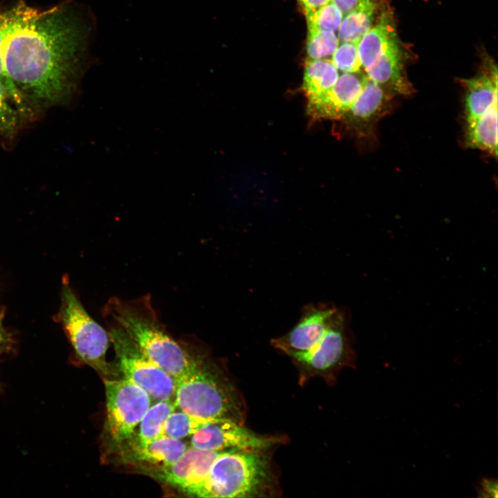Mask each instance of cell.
I'll return each instance as SVG.
<instances>
[{"mask_svg":"<svg viewBox=\"0 0 498 498\" xmlns=\"http://www.w3.org/2000/svg\"><path fill=\"white\" fill-rule=\"evenodd\" d=\"M176 407L172 400L158 401L150 406L139 423L136 442L145 443L163 436L165 423Z\"/></svg>","mask_w":498,"mask_h":498,"instance_id":"44dd1931","label":"cell"},{"mask_svg":"<svg viewBox=\"0 0 498 498\" xmlns=\"http://www.w3.org/2000/svg\"><path fill=\"white\" fill-rule=\"evenodd\" d=\"M261 450L222 452L210 467L203 497L264 496L273 481L268 460Z\"/></svg>","mask_w":498,"mask_h":498,"instance_id":"277c9868","label":"cell"},{"mask_svg":"<svg viewBox=\"0 0 498 498\" xmlns=\"http://www.w3.org/2000/svg\"><path fill=\"white\" fill-rule=\"evenodd\" d=\"M465 89L464 115L466 124L473 122L497 102V73L495 66L463 80Z\"/></svg>","mask_w":498,"mask_h":498,"instance_id":"2e32d148","label":"cell"},{"mask_svg":"<svg viewBox=\"0 0 498 498\" xmlns=\"http://www.w3.org/2000/svg\"><path fill=\"white\" fill-rule=\"evenodd\" d=\"M108 331L124 378L141 387L151 398L172 400L175 380L149 360L119 326L110 322Z\"/></svg>","mask_w":498,"mask_h":498,"instance_id":"52a82bcc","label":"cell"},{"mask_svg":"<svg viewBox=\"0 0 498 498\" xmlns=\"http://www.w3.org/2000/svg\"><path fill=\"white\" fill-rule=\"evenodd\" d=\"M349 318L347 310L338 308L328 330L313 349L288 356L299 371L300 382L317 376L332 379L342 369L355 365Z\"/></svg>","mask_w":498,"mask_h":498,"instance_id":"5b68a950","label":"cell"},{"mask_svg":"<svg viewBox=\"0 0 498 498\" xmlns=\"http://www.w3.org/2000/svg\"><path fill=\"white\" fill-rule=\"evenodd\" d=\"M343 73L329 91L308 99L307 113L313 120L343 119L361 93L367 75Z\"/></svg>","mask_w":498,"mask_h":498,"instance_id":"7c38bea8","label":"cell"},{"mask_svg":"<svg viewBox=\"0 0 498 498\" xmlns=\"http://www.w3.org/2000/svg\"><path fill=\"white\" fill-rule=\"evenodd\" d=\"M465 144L495 156L497 154V102L484 113L466 124Z\"/></svg>","mask_w":498,"mask_h":498,"instance_id":"ac0fdd59","label":"cell"},{"mask_svg":"<svg viewBox=\"0 0 498 498\" xmlns=\"http://www.w3.org/2000/svg\"><path fill=\"white\" fill-rule=\"evenodd\" d=\"M1 384H0V389H1Z\"/></svg>","mask_w":498,"mask_h":498,"instance_id":"1f68e13d","label":"cell"},{"mask_svg":"<svg viewBox=\"0 0 498 498\" xmlns=\"http://www.w3.org/2000/svg\"><path fill=\"white\" fill-rule=\"evenodd\" d=\"M103 311L105 317L119 326L149 360L175 380L200 358L193 356L169 334L149 294L129 300L111 297Z\"/></svg>","mask_w":498,"mask_h":498,"instance_id":"7a4b0ae2","label":"cell"},{"mask_svg":"<svg viewBox=\"0 0 498 498\" xmlns=\"http://www.w3.org/2000/svg\"><path fill=\"white\" fill-rule=\"evenodd\" d=\"M374 24L360 39L358 50L362 67H370L387 43L396 36L392 12L386 6L379 10Z\"/></svg>","mask_w":498,"mask_h":498,"instance_id":"e0dca14e","label":"cell"},{"mask_svg":"<svg viewBox=\"0 0 498 498\" xmlns=\"http://www.w3.org/2000/svg\"><path fill=\"white\" fill-rule=\"evenodd\" d=\"M60 316L76 354L95 371L107 375L110 371L106 360L109 331L90 316L67 284L62 288Z\"/></svg>","mask_w":498,"mask_h":498,"instance_id":"8992f818","label":"cell"},{"mask_svg":"<svg viewBox=\"0 0 498 498\" xmlns=\"http://www.w3.org/2000/svg\"><path fill=\"white\" fill-rule=\"evenodd\" d=\"M106 427L111 441L122 443L131 438L151 406V397L127 379L105 380Z\"/></svg>","mask_w":498,"mask_h":498,"instance_id":"ba28073f","label":"cell"},{"mask_svg":"<svg viewBox=\"0 0 498 498\" xmlns=\"http://www.w3.org/2000/svg\"><path fill=\"white\" fill-rule=\"evenodd\" d=\"M393 94L368 77L363 89L343 118H347L359 134L370 135L376 122L391 108Z\"/></svg>","mask_w":498,"mask_h":498,"instance_id":"4fadbf2b","label":"cell"},{"mask_svg":"<svg viewBox=\"0 0 498 498\" xmlns=\"http://www.w3.org/2000/svg\"><path fill=\"white\" fill-rule=\"evenodd\" d=\"M174 403L199 420L228 418L243 424L245 408L232 383L203 358L175 380Z\"/></svg>","mask_w":498,"mask_h":498,"instance_id":"3957f363","label":"cell"},{"mask_svg":"<svg viewBox=\"0 0 498 498\" xmlns=\"http://www.w3.org/2000/svg\"><path fill=\"white\" fill-rule=\"evenodd\" d=\"M338 307L331 304H307L297 324L286 334L271 340V344L288 356L313 349L328 330Z\"/></svg>","mask_w":498,"mask_h":498,"instance_id":"8fae6325","label":"cell"},{"mask_svg":"<svg viewBox=\"0 0 498 498\" xmlns=\"http://www.w3.org/2000/svg\"><path fill=\"white\" fill-rule=\"evenodd\" d=\"M358 43V42H340L331 59L338 70L343 73L361 71L362 67L359 57Z\"/></svg>","mask_w":498,"mask_h":498,"instance_id":"484cf974","label":"cell"},{"mask_svg":"<svg viewBox=\"0 0 498 498\" xmlns=\"http://www.w3.org/2000/svg\"><path fill=\"white\" fill-rule=\"evenodd\" d=\"M340 42L335 32L308 29L306 59H321L331 56Z\"/></svg>","mask_w":498,"mask_h":498,"instance_id":"7402d4cb","label":"cell"},{"mask_svg":"<svg viewBox=\"0 0 498 498\" xmlns=\"http://www.w3.org/2000/svg\"><path fill=\"white\" fill-rule=\"evenodd\" d=\"M186 449V444L181 440L162 436L145 443L136 442L122 452V456L127 462L151 471L172 464Z\"/></svg>","mask_w":498,"mask_h":498,"instance_id":"9a60e30c","label":"cell"},{"mask_svg":"<svg viewBox=\"0 0 498 498\" xmlns=\"http://www.w3.org/2000/svg\"><path fill=\"white\" fill-rule=\"evenodd\" d=\"M331 1L338 7L344 16L357 6L360 0H331Z\"/></svg>","mask_w":498,"mask_h":498,"instance_id":"f1b7e54d","label":"cell"},{"mask_svg":"<svg viewBox=\"0 0 498 498\" xmlns=\"http://www.w3.org/2000/svg\"><path fill=\"white\" fill-rule=\"evenodd\" d=\"M331 1V0H298L304 14L323 6Z\"/></svg>","mask_w":498,"mask_h":498,"instance_id":"f546056e","label":"cell"},{"mask_svg":"<svg viewBox=\"0 0 498 498\" xmlns=\"http://www.w3.org/2000/svg\"><path fill=\"white\" fill-rule=\"evenodd\" d=\"M205 421L197 419L183 411L174 410L165 423L163 436L180 440L191 436Z\"/></svg>","mask_w":498,"mask_h":498,"instance_id":"cb8c5ba5","label":"cell"},{"mask_svg":"<svg viewBox=\"0 0 498 498\" xmlns=\"http://www.w3.org/2000/svg\"><path fill=\"white\" fill-rule=\"evenodd\" d=\"M379 5L377 0H360L357 6L343 17L338 30L339 42H358L374 24Z\"/></svg>","mask_w":498,"mask_h":498,"instance_id":"d6986e66","label":"cell"},{"mask_svg":"<svg viewBox=\"0 0 498 498\" xmlns=\"http://www.w3.org/2000/svg\"><path fill=\"white\" fill-rule=\"evenodd\" d=\"M477 493L481 497H497V482L495 479L485 478L477 486Z\"/></svg>","mask_w":498,"mask_h":498,"instance_id":"83f0119b","label":"cell"},{"mask_svg":"<svg viewBox=\"0 0 498 498\" xmlns=\"http://www.w3.org/2000/svg\"><path fill=\"white\" fill-rule=\"evenodd\" d=\"M302 90L307 99L320 95L336 82L338 70L331 59H306L304 66Z\"/></svg>","mask_w":498,"mask_h":498,"instance_id":"ffe728a7","label":"cell"},{"mask_svg":"<svg viewBox=\"0 0 498 498\" xmlns=\"http://www.w3.org/2000/svg\"><path fill=\"white\" fill-rule=\"evenodd\" d=\"M276 443L277 439L259 436L228 418L205 421L190 439L192 447L210 451L264 450Z\"/></svg>","mask_w":498,"mask_h":498,"instance_id":"9c48e42d","label":"cell"},{"mask_svg":"<svg viewBox=\"0 0 498 498\" xmlns=\"http://www.w3.org/2000/svg\"><path fill=\"white\" fill-rule=\"evenodd\" d=\"M6 342V334L3 329L1 320L0 319V349L1 345Z\"/></svg>","mask_w":498,"mask_h":498,"instance_id":"4dcf8cb0","label":"cell"},{"mask_svg":"<svg viewBox=\"0 0 498 498\" xmlns=\"http://www.w3.org/2000/svg\"><path fill=\"white\" fill-rule=\"evenodd\" d=\"M1 54L4 68L30 105L60 104L74 84L82 33L60 6L39 10L21 1L5 12Z\"/></svg>","mask_w":498,"mask_h":498,"instance_id":"6da1fadb","label":"cell"},{"mask_svg":"<svg viewBox=\"0 0 498 498\" xmlns=\"http://www.w3.org/2000/svg\"><path fill=\"white\" fill-rule=\"evenodd\" d=\"M308 29L336 32L342 21L343 14L331 1L304 14Z\"/></svg>","mask_w":498,"mask_h":498,"instance_id":"603a6c76","label":"cell"},{"mask_svg":"<svg viewBox=\"0 0 498 498\" xmlns=\"http://www.w3.org/2000/svg\"><path fill=\"white\" fill-rule=\"evenodd\" d=\"M6 21V13L0 12V85L2 86L9 100L20 113H28L30 104L22 93L17 87L7 74L1 54V44L3 39Z\"/></svg>","mask_w":498,"mask_h":498,"instance_id":"d4e9b609","label":"cell"},{"mask_svg":"<svg viewBox=\"0 0 498 498\" xmlns=\"http://www.w3.org/2000/svg\"><path fill=\"white\" fill-rule=\"evenodd\" d=\"M223 452L191 447L172 464L150 472L156 478L183 492L203 497L210 467Z\"/></svg>","mask_w":498,"mask_h":498,"instance_id":"30bf717a","label":"cell"},{"mask_svg":"<svg viewBox=\"0 0 498 498\" xmlns=\"http://www.w3.org/2000/svg\"><path fill=\"white\" fill-rule=\"evenodd\" d=\"M365 73L392 94L409 95L413 91L404 73L403 52L396 36L387 43Z\"/></svg>","mask_w":498,"mask_h":498,"instance_id":"5bb4252c","label":"cell"},{"mask_svg":"<svg viewBox=\"0 0 498 498\" xmlns=\"http://www.w3.org/2000/svg\"><path fill=\"white\" fill-rule=\"evenodd\" d=\"M0 85V134L11 138L19 127L20 113Z\"/></svg>","mask_w":498,"mask_h":498,"instance_id":"4316f807","label":"cell"}]
</instances>
